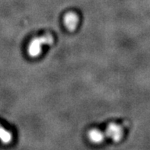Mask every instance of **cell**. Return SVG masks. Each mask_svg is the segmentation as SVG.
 Here are the masks:
<instances>
[{"label": "cell", "mask_w": 150, "mask_h": 150, "mask_svg": "<svg viewBox=\"0 0 150 150\" xmlns=\"http://www.w3.org/2000/svg\"><path fill=\"white\" fill-rule=\"evenodd\" d=\"M53 43V38L50 34L35 38L31 40L28 48V54L31 57H37L42 52V47L44 45H51Z\"/></svg>", "instance_id": "1"}, {"label": "cell", "mask_w": 150, "mask_h": 150, "mask_svg": "<svg viewBox=\"0 0 150 150\" xmlns=\"http://www.w3.org/2000/svg\"><path fill=\"white\" fill-rule=\"evenodd\" d=\"M105 135L114 142H118L123 137V129L117 124H110L107 127Z\"/></svg>", "instance_id": "2"}, {"label": "cell", "mask_w": 150, "mask_h": 150, "mask_svg": "<svg viewBox=\"0 0 150 150\" xmlns=\"http://www.w3.org/2000/svg\"><path fill=\"white\" fill-rule=\"evenodd\" d=\"M64 23L69 30H74L79 23V17L73 12H69L65 16Z\"/></svg>", "instance_id": "3"}, {"label": "cell", "mask_w": 150, "mask_h": 150, "mask_svg": "<svg viewBox=\"0 0 150 150\" xmlns=\"http://www.w3.org/2000/svg\"><path fill=\"white\" fill-rule=\"evenodd\" d=\"M88 136V138L91 142H92L93 143H96V144L102 143L106 137L105 133L97 129H93L90 130Z\"/></svg>", "instance_id": "4"}, {"label": "cell", "mask_w": 150, "mask_h": 150, "mask_svg": "<svg viewBox=\"0 0 150 150\" xmlns=\"http://www.w3.org/2000/svg\"><path fill=\"white\" fill-rule=\"evenodd\" d=\"M12 140V134L9 130L4 128L0 124V141L3 144H8Z\"/></svg>", "instance_id": "5"}]
</instances>
